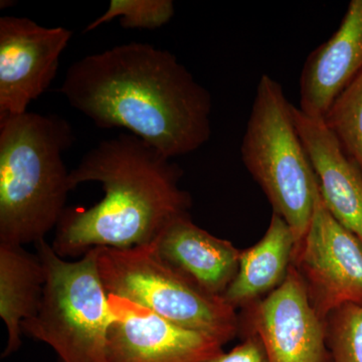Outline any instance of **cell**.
<instances>
[{
  "mask_svg": "<svg viewBox=\"0 0 362 362\" xmlns=\"http://www.w3.org/2000/svg\"><path fill=\"white\" fill-rule=\"evenodd\" d=\"M323 121L362 171V71L337 97Z\"/></svg>",
  "mask_w": 362,
  "mask_h": 362,
  "instance_id": "obj_16",
  "label": "cell"
},
{
  "mask_svg": "<svg viewBox=\"0 0 362 362\" xmlns=\"http://www.w3.org/2000/svg\"><path fill=\"white\" fill-rule=\"evenodd\" d=\"M292 265L324 321L343 305L362 306V243L331 216L320 195Z\"/></svg>",
  "mask_w": 362,
  "mask_h": 362,
  "instance_id": "obj_7",
  "label": "cell"
},
{
  "mask_svg": "<svg viewBox=\"0 0 362 362\" xmlns=\"http://www.w3.org/2000/svg\"><path fill=\"white\" fill-rule=\"evenodd\" d=\"M319 183L321 201L331 216L362 243V171L321 119L293 107Z\"/></svg>",
  "mask_w": 362,
  "mask_h": 362,
  "instance_id": "obj_12",
  "label": "cell"
},
{
  "mask_svg": "<svg viewBox=\"0 0 362 362\" xmlns=\"http://www.w3.org/2000/svg\"><path fill=\"white\" fill-rule=\"evenodd\" d=\"M35 245L45 282L39 311L21 324L23 334L49 345L59 362H106L113 315L98 270L97 247L69 262L47 240Z\"/></svg>",
  "mask_w": 362,
  "mask_h": 362,
  "instance_id": "obj_5",
  "label": "cell"
},
{
  "mask_svg": "<svg viewBox=\"0 0 362 362\" xmlns=\"http://www.w3.org/2000/svg\"><path fill=\"white\" fill-rule=\"evenodd\" d=\"M175 13L171 0H111L108 9L84 33L93 32L116 18H120V25L126 30H157L168 23Z\"/></svg>",
  "mask_w": 362,
  "mask_h": 362,
  "instance_id": "obj_17",
  "label": "cell"
},
{
  "mask_svg": "<svg viewBox=\"0 0 362 362\" xmlns=\"http://www.w3.org/2000/svg\"><path fill=\"white\" fill-rule=\"evenodd\" d=\"M59 92L101 129L123 128L173 159L211 135V97L166 49L144 42L88 54L66 70Z\"/></svg>",
  "mask_w": 362,
  "mask_h": 362,
  "instance_id": "obj_1",
  "label": "cell"
},
{
  "mask_svg": "<svg viewBox=\"0 0 362 362\" xmlns=\"http://www.w3.org/2000/svg\"><path fill=\"white\" fill-rule=\"evenodd\" d=\"M282 86L262 75L243 137L245 166L294 233L296 251L309 226L319 192L315 170ZM294 254V252H293Z\"/></svg>",
  "mask_w": 362,
  "mask_h": 362,
  "instance_id": "obj_4",
  "label": "cell"
},
{
  "mask_svg": "<svg viewBox=\"0 0 362 362\" xmlns=\"http://www.w3.org/2000/svg\"><path fill=\"white\" fill-rule=\"evenodd\" d=\"M294 233L278 214L256 245L240 252L237 275L223 295L233 308H246L282 285L292 265Z\"/></svg>",
  "mask_w": 362,
  "mask_h": 362,
  "instance_id": "obj_14",
  "label": "cell"
},
{
  "mask_svg": "<svg viewBox=\"0 0 362 362\" xmlns=\"http://www.w3.org/2000/svg\"><path fill=\"white\" fill-rule=\"evenodd\" d=\"M206 362H269V359L261 339L256 335L249 334L244 337L242 344L228 354L221 352Z\"/></svg>",
  "mask_w": 362,
  "mask_h": 362,
  "instance_id": "obj_19",
  "label": "cell"
},
{
  "mask_svg": "<svg viewBox=\"0 0 362 362\" xmlns=\"http://www.w3.org/2000/svg\"><path fill=\"white\" fill-rule=\"evenodd\" d=\"M362 71V0H352L330 39L309 54L300 77L299 110L321 119Z\"/></svg>",
  "mask_w": 362,
  "mask_h": 362,
  "instance_id": "obj_11",
  "label": "cell"
},
{
  "mask_svg": "<svg viewBox=\"0 0 362 362\" xmlns=\"http://www.w3.org/2000/svg\"><path fill=\"white\" fill-rule=\"evenodd\" d=\"M45 282L44 265L37 255L23 246L0 245V316L8 341L4 357L21 345V324L39 311Z\"/></svg>",
  "mask_w": 362,
  "mask_h": 362,
  "instance_id": "obj_15",
  "label": "cell"
},
{
  "mask_svg": "<svg viewBox=\"0 0 362 362\" xmlns=\"http://www.w3.org/2000/svg\"><path fill=\"white\" fill-rule=\"evenodd\" d=\"M153 244L162 258L214 296L223 297L239 269L242 250L194 225L190 214L171 221Z\"/></svg>",
  "mask_w": 362,
  "mask_h": 362,
  "instance_id": "obj_13",
  "label": "cell"
},
{
  "mask_svg": "<svg viewBox=\"0 0 362 362\" xmlns=\"http://www.w3.org/2000/svg\"><path fill=\"white\" fill-rule=\"evenodd\" d=\"M333 362H362V306L345 304L325 320Z\"/></svg>",
  "mask_w": 362,
  "mask_h": 362,
  "instance_id": "obj_18",
  "label": "cell"
},
{
  "mask_svg": "<svg viewBox=\"0 0 362 362\" xmlns=\"http://www.w3.org/2000/svg\"><path fill=\"white\" fill-rule=\"evenodd\" d=\"M240 333L258 337L269 362H333L325 321L293 265L280 287L243 309Z\"/></svg>",
  "mask_w": 362,
  "mask_h": 362,
  "instance_id": "obj_8",
  "label": "cell"
},
{
  "mask_svg": "<svg viewBox=\"0 0 362 362\" xmlns=\"http://www.w3.org/2000/svg\"><path fill=\"white\" fill-rule=\"evenodd\" d=\"M73 33L28 18H0V119L25 114L49 89Z\"/></svg>",
  "mask_w": 362,
  "mask_h": 362,
  "instance_id": "obj_9",
  "label": "cell"
},
{
  "mask_svg": "<svg viewBox=\"0 0 362 362\" xmlns=\"http://www.w3.org/2000/svg\"><path fill=\"white\" fill-rule=\"evenodd\" d=\"M74 140L58 115L0 119V245L37 244L58 226L71 190L63 157Z\"/></svg>",
  "mask_w": 362,
  "mask_h": 362,
  "instance_id": "obj_3",
  "label": "cell"
},
{
  "mask_svg": "<svg viewBox=\"0 0 362 362\" xmlns=\"http://www.w3.org/2000/svg\"><path fill=\"white\" fill-rule=\"evenodd\" d=\"M113 320L106 362H206L223 344L197 331L166 320L124 298L108 294Z\"/></svg>",
  "mask_w": 362,
  "mask_h": 362,
  "instance_id": "obj_10",
  "label": "cell"
},
{
  "mask_svg": "<svg viewBox=\"0 0 362 362\" xmlns=\"http://www.w3.org/2000/svg\"><path fill=\"white\" fill-rule=\"evenodd\" d=\"M97 263L108 294L134 302L223 345L239 335L237 309L170 265L153 243L127 249L97 247Z\"/></svg>",
  "mask_w": 362,
  "mask_h": 362,
  "instance_id": "obj_6",
  "label": "cell"
},
{
  "mask_svg": "<svg viewBox=\"0 0 362 362\" xmlns=\"http://www.w3.org/2000/svg\"><path fill=\"white\" fill-rule=\"evenodd\" d=\"M182 175L178 164L137 136L103 140L70 171L71 190L99 182L103 199L89 209L66 207L52 249L65 259L95 247L151 244L171 221L189 214L192 197L180 187Z\"/></svg>",
  "mask_w": 362,
  "mask_h": 362,
  "instance_id": "obj_2",
  "label": "cell"
}]
</instances>
